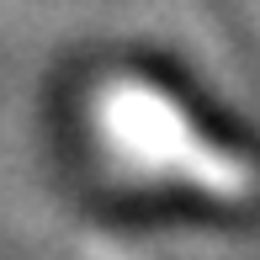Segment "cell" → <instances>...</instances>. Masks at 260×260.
<instances>
[{
    "mask_svg": "<svg viewBox=\"0 0 260 260\" xmlns=\"http://www.w3.org/2000/svg\"><path fill=\"white\" fill-rule=\"evenodd\" d=\"M90 260H138V255H122V250H112V244H96Z\"/></svg>",
    "mask_w": 260,
    "mask_h": 260,
    "instance_id": "2",
    "label": "cell"
},
{
    "mask_svg": "<svg viewBox=\"0 0 260 260\" xmlns=\"http://www.w3.org/2000/svg\"><path fill=\"white\" fill-rule=\"evenodd\" d=\"M96 112H101L106 144L122 154V165H133V170H144V175H165V181L197 186V191L218 197V202L255 197L260 175L239 154H229V149H218L212 138H202L191 127V117L170 96H159L154 85L117 80V85L101 90Z\"/></svg>",
    "mask_w": 260,
    "mask_h": 260,
    "instance_id": "1",
    "label": "cell"
},
{
    "mask_svg": "<svg viewBox=\"0 0 260 260\" xmlns=\"http://www.w3.org/2000/svg\"><path fill=\"white\" fill-rule=\"evenodd\" d=\"M250 11H255V21H260V0H250Z\"/></svg>",
    "mask_w": 260,
    "mask_h": 260,
    "instance_id": "3",
    "label": "cell"
}]
</instances>
